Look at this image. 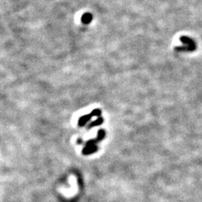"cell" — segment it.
<instances>
[{
    "mask_svg": "<svg viewBox=\"0 0 202 202\" xmlns=\"http://www.w3.org/2000/svg\"><path fill=\"white\" fill-rule=\"evenodd\" d=\"M91 115L93 116H99L101 115V110H99V109H95L92 112H91Z\"/></svg>",
    "mask_w": 202,
    "mask_h": 202,
    "instance_id": "cell-7",
    "label": "cell"
},
{
    "mask_svg": "<svg viewBox=\"0 0 202 202\" xmlns=\"http://www.w3.org/2000/svg\"><path fill=\"white\" fill-rule=\"evenodd\" d=\"M92 19H93V16H92V14L90 13H83V16H82V18H81L82 22L83 23V24H85V25L89 24L92 21Z\"/></svg>",
    "mask_w": 202,
    "mask_h": 202,
    "instance_id": "cell-3",
    "label": "cell"
},
{
    "mask_svg": "<svg viewBox=\"0 0 202 202\" xmlns=\"http://www.w3.org/2000/svg\"><path fill=\"white\" fill-rule=\"evenodd\" d=\"M103 123V119L102 118H99L98 120H96L94 122H92L91 124H90L89 127H92V126H98V125H101Z\"/></svg>",
    "mask_w": 202,
    "mask_h": 202,
    "instance_id": "cell-6",
    "label": "cell"
},
{
    "mask_svg": "<svg viewBox=\"0 0 202 202\" xmlns=\"http://www.w3.org/2000/svg\"><path fill=\"white\" fill-rule=\"evenodd\" d=\"M93 116L92 115H91V113L90 114H88V115H85V116H82L81 118H79V121H78V125L80 126H84L86 124V122L87 121H89L90 120V118Z\"/></svg>",
    "mask_w": 202,
    "mask_h": 202,
    "instance_id": "cell-4",
    "label": "cell"
},
{
    "mask_svg": "<svg viewBox=\"0 0 202 202\" xmlns=\"http://www.w3.org/2000/svg\"><path fill=\"white\" fill-rule=\"evenodd\" d=\"M97 150V148L96 147H92V148H85L83 151V154H89L91 153H94Z\"/></svg>",
    "mask_w": 202,
    "mask_h": 202,
    "instance_id": "cell-5",
    "label": "cell"
},
{
    "mask_svg": "<svg viewBox=\"0 0 202 202\" xmlns=\"http://www.w3.org/2000/svg\"><path fill=\"white\" fill-rule=\"evenodd\" d=\"M196 50V46L192 45H183V46H176L174 47V51H194Z\"/></svg>",
    "mask_w": 202,
    "mask_h": 202,
    "instance_id": "cell-2",
    "label": "cell"
},
{
    "mask_svg": "<svg viewBox=\"0 0 202 202\" xmlns=\"http://www.w3.org/2000/svg\"><path fill=\"white\" fill-rule=\"evenodd\" d=\"M180 41L182 43H184L186 45H192V46H196V43L195 42V40L193 39H191L190 37H188V36H181L180 38Z\"/></svg>",
    "mask_w": 202,
    "mask_h": 202,
    "instance_id": "cell-1",
    "label": "cell"
}]
</instances>
